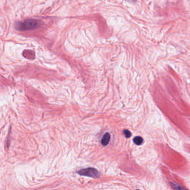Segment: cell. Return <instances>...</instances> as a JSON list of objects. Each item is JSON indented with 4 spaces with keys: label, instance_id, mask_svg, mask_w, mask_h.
Here are the masks:
<instances>
[{
    "label": "cell",
    "instance_id": "1",
    "mask_svg": "<svg viewBox=\"0 0 190 190\" xmlns=\"http://www.w3.org/2000/svg\"><path fill=\"white\" fill-rule=\"evenodd\" d=\"M40 22L35 19H27L24 21L18 22L16 24L15 27L19 31L31 30L37 28L40 25Z\"/></svg>",
    "mask_w": 190,
    "mask_h": 190
},
{
    "label": "cell",
    "instance_id": "2",
    "mask_svg": "<svg viewBox=\"0 0 190 190\" xmlns=\"http://www.w3.org/2000/svg\"><path fill=\"white\" fill-rule=\"evenodd\" d=\"M77 173L80 175L86 176L92 178H97L99 177L100 176V174L98 173L97 170L93 168H88L86 169H83L78 171Z\"/></svg>",
    "mask_w": 190,
    "mask_h": 190
},
{
    "label": "cell",
    "instance_id": "3",
    "mask_svg": "<svg viewBox=\"0 0 190 190\" xmlns=\"http://www.w3.org/2000/svg\"><path fill=\"white\" fill-rule=\"evenodd\" d=\"M23 56L27 59H34L35 58V53L33 50H25L23 52Z\"/></svg>",
    "mask_w": 190,
    "mask_h": 190
},
{
    "label": "cell",
    "instance_id": "4",
    "mask_svg": "<svg viewBox=\"0 0 190 190\" xmlns=\"http://www.w3.org/2000/svg\"><path fill=\"white\" fill-rule=\"evenodd\" d=\"M110 134L109 133H106L104 134L102 139L101 143L104 146H106L110 142Z\"/></svg>",
    "mask_w": 190,
    "mask_h": 190
},
{
    "label": "cell",
    "instance_id": "5",
    "mask_svg": "<svg viewBox=\"0 0 190 190\" xmlns=\"http://www.w3.org/2000/svg\"><path fill=\"white\" fill-rule=\"evenodd\" d=\"M133 142L137 145H141L143 143V138L140 136H137L133 138Z\"/></svg>",
    "mask_w": 190,
    "mask_h": 190
},
{
    "label": "cell",
    "instance_id": "6",
    "mask_svg": "<svg viewBox=\"0 0 190 190\" xmlns=\"http://www.w3.org/2000/svg\"><path fill=\"white\" fill-rule=\"evenodd\" d=\"M123 133L126 138H129L131 136V132L129 130H125L123 131Z\"/></svg>",
    "mask_w": 190,
    "mask_h": 190
}]
</instances>
